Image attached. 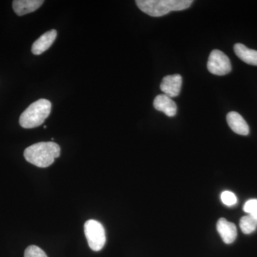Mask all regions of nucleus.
I'll list each match as a JSON object with an SVG mask.
<instances>
[{
	"label": "nucleus",
	"instance_id": "1",
	"mask_svg": "<svg viewBox=\"0 0 257 257\" xmlns=\"http://www.w3.org/2000/svg\"><path fill=\"white\" fill-rule=\"evenodd\" d=\"M60 155V147L53 142H42L32 145L24 152L25 160L32 165L45 168L52 165Z\"/></svg>",
	"mask_w": 257,
	"mask_h": 257
},
{
	"label": "nucleus",
	"instance_id": "2",
	"mask_svg": "<svg viewBox=\"0 0 257 257\" xmlns=\"http://www.w3.org/2000/svg\"><path fill=\"white\" fill-rule=\"evenodd\" d=\"M193 3L192 0H138L136 4L140 10L150 16H164L172 11L187 9Z\"/></svg>",
	"mask_w": 257,
	"mask_h": 257
},
{
	"label": "nucleus",
	"instance_id": "3",
	"mask_svg": "<svg viewBox=\"0 0 257 257\" xmlns=\"http://www.w3.org/2000/svg\"><path fill=\"white\" fill-rule=\"evenodd\" d=\"M52 104L45 99L32 103L23 111L20 117V124L25 128L37 127L43 124L50 114Z\"/></svg>",
	"mask_w": 257,
	"mask_h": 257
},
{
	"label": "nucleus",
	"instance_id": "4",
	"mask_svg": "<svg viewBox=\"0 0 257 257\" xmlns=\"http://www.w3.org/2000/svg\"><path fill=\"white\" fill-rule=\"evenodd\" d=\"M84 234L91 249L95 251L102 249L106 243V234L104 226L100 222L94 219L86 221Z\"/></svg>",
	"mask_w": 257,
	"mask_h": 257
},
{
	"label": "nucleus",
	"instance_id": "5",
	"mask_svg": "<svg viewBox=\"0 0 257 257\" xmlns=\"http://www.w3.org/2000/svg\"><path fill=\"white\" fill-rule=\"evenodd\" d=\"M207 69L214 75L223 76L231 71L229 57L220 50H214L211 52L207 62Z\"/></svg>",
	"mask_w": 257,
	"mask_h": 257
},
{
	"label": "nucleus",
	"instance_id": "6",
	"mask_svg": "<svg viewBox=\"0 0 257 257\" xmlns=\"http://www.w3.org/2000/svg\"><path fill=\"white\" fill-rule=\"evenodd\" d=\"M182 86V76L179 74H174L164 77L160 84V89L164 94L172 98L179 95Z\"/></svg>",
	"mask_w": 257,
	"mask_h": 257
},
{
	"label": "nucleus",
	"instance_id": "7",
	"mask_svg": "<svg viewBox=\"0 0 257 257\" xmlns=\"http://www.w3.org/2000/svg\"><path fill=\"white\" fill-rule=\"evenodd\" d=\"M216 229L224 243L234 242L237 236V229L233 223L226 220L224 218H221L218 220Z\"/></svg>",
	"mask_w": 257,
	"mask_h": 257
},
{
	"label": "nucleus",
	"instance_id": "8",
	"mask_svg": "<svg viewBox=\"0 0 257 257\" xmlns=\"http://www.w3.org/2000/svg\"><path fill=\"white\" fill-rule=\"evenodd\" d=\"M57 32L55 30H50L42 35L34 42L32 52L35 55H40L48 50L57 38Z\"/></svg>",
	"mask_w": 257,
	"mask_h": 257
},
{
	"label": "nucleus",
	"instance_id": "9",
	"mask_svg": "<svg viewBox=\"0 0 257 257\" xmlns=\"http://www.w3.org/2000/svg\"><path fill=\"white\" fill-rule=\"evenodd\" d=\"M154 107L157 111L165 113L167 116L172 117L177 114V106L172 98L166 94H160L155 97L153 102Z\"/></svg>",
	"mask_w": 257,
	"mask_h": 257
},
{
	"label": "nucleus",
	"instance_id": "10",
	"mask_svg": "<svg viewBox=\"0 0 257 257\" xmlns=\"http://www.w3.org/2000/svg\"><path fill=\"white\" fill-rule=\"evenodd\" d=\"M228 125L233 132L238 135L246 136L249 133V127L241 115L236 111H230L226 115Z\"/></svg>",
	"mask_w": 257,
	"mask_h": 257
},
{
	"label": "nucleus",
	"instance_id": "11",
	"mask_svg": "<svg viewBox=\"0 0 257 257\" xmlns=\"http://www.w3.org/2000/svg\"><path fill=\"white\" fill-rule=\"evenodd\" d=\"M43 3V0H15L13 8L18 16H23L36 11Z\"/></svg>",
	"mask_w": 257,
	"mask_h": 257
},
{
	"label": "nucleus",
	"instance_id": "12",
	"mask_svg": "<svg viewBox=\"0 0 257 257\" xmlns=\"http://www.w3.org/2000/svg\"><path fill=\"white\" fill-rule=\"evenodd\" d=\"M235 54L240 60L250 65L257 66V51L248 48L241 43L234 46Z\"/></svg>",
	"mask_w": 257,
	"mask_h": 257
},
{
	"label": "nucleus",
	"instance_id": "13",
	"mask_svg": "<svg viewBox=\"0 0 257 257\" xmlns=\"http://www.w3.org/2000/svg\"><path fill=\"white\" fill-rule=\"evenodd\" d=\"M240 228L243 234H249L257 228V212L243 216L239 222Z\"/></svg>",
	"mask_w": 257,
	"mask_h": 257
},
{
	"label": "nucleus",
	"instance_id": "14",
	"mask_svg": "<svg viewBox=\"0 0 257 257\" xmlns=\"http://www.w3.org/2000/svg\"><path fill=\"white\" fill-rule=\"evenodd\" d=\"M221 200L225 205L232 207L237 202V198L234 193L230 191H224L221 193Z\"/></svg>",
	"mask_w": 257,
	"mask_h": 257
},
{
	"label": "nucleus",
	"instance_id": "15",
	"mask_svg": "<svg viewBox=\"0 0 257 257\" xmlns=\"http://www.w3.org/2000/svg\"><path fill=\"white\" fill-rule=\"evenodd\" d=\"M25 257H47V256L42 248L35 245H32L28 246L25 250Z\"/></svg>",
	"mask_w": 257,
	"mask_h": 257
},
{
	"label": "nucleus",
	"instance_id": "16",
	"mask_svg": "<svg viewBox=\"0 0 257 257\" xmlns=\"http://www.w3.org/2000/svg\"><path fill=\"white\" fill-rule=\"evenodd\" d=\"M243 209L248 214L257 212V199H252L248 200L243 205Z\"/></svg>",
	"mask_w": 257,
	"mask_h": 257
}]
</instances>
